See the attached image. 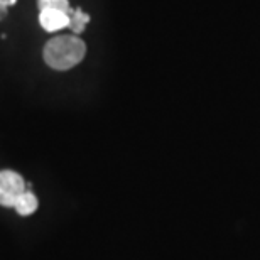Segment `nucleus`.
Returning <instances> with one entry per match:
<instances>
[{"label":"nucleus","instance_id":"obj_1","mask_svg":"<svg viewBox=\"0 0 260 260\" xmlns=\"http://www.w3.org/2000/svg\"><path fill=\"white\" fill-rule=\"evenodd\" d=\"M86 44L78 36H58L48 41L43 56L46 64L56 71H68L85 59Z\"/></svg>","mask_w":260,"mask_h":260},{"label":"nucleus","instance_id":"obj_2","mask_svg":"<svg viewBox=\"0 0 260 260\" xmlns=\"http://www.w3.org/2000/svg\"><path fill=\"white\" fill-rule=\"evenodd\" d=\"M27 191L25 181L15 171H0V205L5 208H14L19 196Z\"/></svg>","mask_w":260,"mask_h":260},{"label":"nucleus","instance_id":"obj_3","mask_svg":"<svg viewBox=\"0 0 260 260\" xmlns=\"http://www.w3.org/2000/svg\"><path fill=\"white\" fill-rule=\"evenodd\" d=\"M39 24L48 32H56L64 27H70V14L58 9H43L39 10Z\"/></svg>","mask_w":260,"mask_h":260},{"label":"nucleus","instance_id":"obj_4","mask_svg":"<svg viewBox=\"0 0 260 260\" xmlns=\"http://www.w3.org/2000/svg\"><path fill=\"white\" fill-rule=\"evenodd\" d=\"M38 206H39L38 198H36L34 193H30V191H24L14 205L15 211H17L20 216H30L32 213H36Z\"/></svg>","mask_w":260,"mask_h":260},{"label":"nucleus","instance_id":"obj_5","mask_svg":"<svg viewBox=\"0 0 260 260\" xmlns=\"http://www.w3.org/2000/svg\"><path fill=\"white\" fill-rule=\"evenodd\" d=\"M90 22V15L83 12L81 9H75L70 14V29L75 34H81L86 29V24Z\"/></svg>","mask_w":260,"mask_h":260},{"label":"nucleus","instance_id":"obj_6","mask_svg":"<svg viewBox=\"0 0 260 260\" xmlns=\"http://www.w3.org/2000/svg\"><path fill=\"white\" fill-rule=\"evenodd\" d=\"M38 7L39 10H43V9H58V10H63V12L66 14H71L73 10H71V5L68 0H38Z\"/></svg>","mask_w":260,"mask_h":260},{"label":"nucleus","instance_id":"obj_7","mask_svg":"<svg viewBox=\"0 0 260 260\" xmlns=\"http://www.w3.org/2000/svg\"><path fill=\"white\" fill-rule=\"evenodd\" d=\"M7 9H9L7 5H5L2 0H0V20H2L5 15H7Z\"/></svg>","mask_w":260,"mask_h":260},{"label":"nucleus","instance_id":"obj_8","mask_svg":"<svg viewBox=\"0 0 260 260\" xmlns=\"http://www.w3.org/2000/svg\"><path fill=\"white\" fill-rule=\"evenodd\" d=\"M2 2L7 5V7H10V5H14L15 2H17V0H2Z\"/></svg>","mask_w":260,"mask_h":260}]
</instances>
